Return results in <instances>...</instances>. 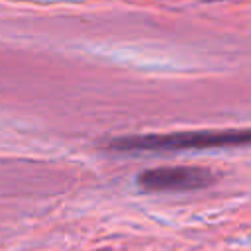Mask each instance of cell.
Returning a JSON list of instances; mask_svg holds the SVG:
<instances>
[{
	"mask_svg": "<svg viewBox=\"0 0 251 251\" xmlns=\"http://www.w3.org/2000/svg\"><path fill=\"white\" fill-rule=\"evenodd\" d=\"M249 143V129H206V131H175L161 135H126L108 141L112 151H192L237 147Z\"/></svg>",
	"mask_w": 251,
	"mask_h": 251,
	"instance_id": "obj_1",
	"label": "cell"
},
{
	"mask_svg": "<svg viewBox=\"0 0 251 251\" xmlns=\"http://www.w3.org/2000/svg\"><path fill=\"white\" fill-rule=\"evenodd\" d=\"M216 180L210 169L204 167H157L147 169L137 176V184L145 192H182L206 188Z\"/></svg>",
	"mask_w": 251,
	"mask_h": 251,
	"instance_id": "obj_2",
	"label": "cell"
}]
</instances>
